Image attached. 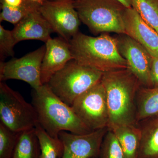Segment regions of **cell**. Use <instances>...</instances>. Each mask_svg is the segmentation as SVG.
<instances>
[{"label":"cell","mask_w":158,"mask_h":158,"mask_svg":"<svg viewBox=\"0 0 158 158\" xmlns=\"http://www.w3.org/2000/svg\"><path fill=\"white\" fill-rule=\"evenodd\" d=\"M108 110L109 129L137 125L136 96L141 85L128 68L104 73L101 80Z\"/></svg>","instance_id":"1"},{"label":"cell","mask_w":158,"mask_h":158,"mask_svg":"<svg viewBox=\"0 0 158 158\" xmlns=\"http://www.w3.org/2000/svg\"><path fill=\"white\" fill-rule=\"evenodd\" d=\"M32 96L38 124L51 137L59 138V133L64 131L79 135L92 132L82 122L72 107L62 101L47 84L34 90Z\"/></svg>","instance_id":"2"},{"label":"cell","mask_w":158,"mask_h":158,"mask_svg":"<svg viewBox=\"0 0 158 158\" xmlns=\"http://www.w3.org/2000/svg\"><path fill=\"white\" fill-rule=\"evenodd\" d=\"M69 44L74 60L81 65L103 73L128 68L118 52L116 38L105 33L92 37L79 32Z\"/></svg>","instance_id":"3"},{"label":"cell","mask_w":158,"mask_h":158,"mask_svg":"<svg viewBox=\"0 0 158 158\" xmlns=\"http://www.w3.org/2000/svg\"><path fill=\"white\" fill-rule=\"evenodd\" d=\"M74 5L81 21L93 34H126L123 16L127 8L117 0H79Z\"/></svg>","instance_id":"4"},{"label":"cell","mask_w":158,"mask_h":158,"mask_svg":"<svg viewBox=\"0 0 158 158\" xmlns=\"http://www.w3.org/2000/svg\"><path fill=\"white\" fill-rule=\"evenodd\" d=\"M103 73L73 59L55 74L47 85L62 101L71 106L76 99L101 81Z\"/></svg>","instance_id":"5"},{"label":"cell","mask_w":158,"mask_h":158,"mask_svg":"<svg viewBox=\"0 0 158 158\" xmlns=\"http://www.w3.org/2000/svg\"><path fill=\"white\" fill-rule=\"evenodd\" d=\"M0 121L18 132L35 127L38 123L34 106L4 82H0Z\"/></svg>","instance_id":"6"},{"label":"cell","mask_w":158,"mask_h":158,"mask_svg":"<svg viewBox=\"0 0 158 158\" xmlns=\"http://www.w3.org/2000/svg\"><path fill=\"white\" fill-rule=\"evenodd\" d=\"M71 106L82 122L92 131L108 127L109 110L102 81L76 99Z\"/></svg>","instance_id":"7"},{"label":"cell","mask_w":158,"mask_h":158,"mask_svg":"<svg viewBox=\"0 0 158 158\" xmlns=\"http://www.w3.org/2000/svg\"><path fill=\"white\" fill-rule=\"evenodd\" d=\"M74 0H46L39 11L59 37L69 42L81 23Z\"/></svg>","instance_id":"8"},{"label":"cell","mask_w":158,"mask_h":158,"mask_svg":"<svg viewBox=\"0 0 158 158\" xmlns=\"http://www.w3.org/2000/svg\"><path fill=\"white\" fill-rule=\"evenodd\" d=\"M45 45L19 59L0 62V82L9 80L23 81L37 90L43 85L41 69Z\"/></svg>","instance_id":"9"},{"label":"cell","mask_w":158,"mask_h":158,"mask_svg":"<svg viewBox=\"0 0 158 158\" xmlns=\"http://www.w3.org/2000/svg\"><path fill=\"white\" fill-rule=\"evenodd\" d=\"M118 52L127 62L128 68L141 86L153 87L151 77L152 57L144 47L126 34L116 37Z\"/></svg>","instance_id":"10"},{"label":"cell","mask_w":158,"mask_h":158,"mask_svg":"<svg viewBox=\"0 0 158 158\" xmlns=\"http://www.w3.org/2000/svg\"><path fill=\"white\" fill-rule=\"evenodd\" d=\"M109 128L79 135L67 131L59 133L63 150L59 158H91L98 157L105 134Z\"/></svg>","instance_id":"11"},{"label":"cell","mask_w":158,"mask_h":158,"mask_svg":"<svg viewBox=\"0 0 158 158\" xmlns=\"http://www.w3.org/2000/svg\"><path fill=\"white\" fill-rule=\"evenodd\" d=\"M126 34L144 47L152 57L158 56V33L132 7L125 9L123 16Z\"/></svg>","instance_id":"12"},{"label":"cell","mask_w":158,"mask_h":158,"mask_svg":"<svg viewBox=\"0 0 158 158\" xmlns=\"http://www.w3.org/2000/svg\"><path fill=\"white\" fill-rule=\"evenodd\" d=\"M45 54L41 64V81L47 84L55 74L73 59L69 42L61 37L49 40L45 43Z\"/></svg>","instance_id":"13"},{"label":"cell","mask_w":158,"mask_h":158,"mask_svg":"<svg viewBox=\"0 0 158 158\" xmlns=\"http://www.w3.org/2000/svg\"><path fill=\"white\" fill-rule=\"evenodd\" d=\"M11 31L17 43L26 40H38L46 43L51 39V34L54 32L38 10L28 15L15 25Z\"/></svg>","instance_id":"14"},{"label":"cell","mask_w":158,"mask_h":158,"mask_svg":"<svg viewBox=\"0 0 158 158\" xmlns=\"http://www.w3.org/2000/svg\"><path fill=\"white\" fill-rule=\"evenodd\" d=\"M141 132L139 158H158V115L138 122Z\"/></svg>","instance_id":"15"},{"label":"cell","mask_w":158,"mask_h":158,"mask_svg":"<svg viewBox=\"0 0 158 158\" xmlns=\"http://www.w3.org/2000/svg\"><path fill=\"white\" fill-rule=\"evenodd\" d=\"M109 129L118 139L124 158H139L141 132L137 124L118 126Z\"/></svg>","instance_id":"16"},{"label":"cell","mask_w":158,"mask_h":158,"mask_svg":"<svg viewBox=\"0 0 158 158\" xmlns=\"http://www.w3.org/2000/svg\"><path fill=\"white\" fill-rule=\"evenodd\" d=\"M136 104L137 123L158 115V87L141 86L137 93Z\"/></svg>","instance_id":"17"},{"label":"cell","mask_w":158,"mask_h":158,"mask_svg":"<svg viewBox=\"0 0 158 158\" xmlns=\"http://www.w3.org/2000/svg\"><path fill=\"white\" fill-rule=\"evenodd\" d=\"M41 149L36 128L21 132L12 158H40Z\"/></svg>","instance_id":"18"},{"label":"cell","mask_w":158,"mask_h":158,"mask_svg":"<svg viewBox=\"0 0 158 158\" xmlns=\"http://www.w3.org/2000/svg\"><path fill=\"white\" fill-rule=\"evenodd\" d=\"M40 5L27 0L23 4L17 7H12L1 3L2 12L0 21L8 22L16 25L32 11L38 10Z\"/></svg>","instance_id":"19"},{"label":"cell","mask_w":158,"mask_h":158,"mask_svg":"<svg viewBox=\"0 0 158 158\" xmlns=\"http://www.w3.org/2000/svg\"><path fill=\"white\" fill-rule=\"evenodd\" d=\"M35 128L40 145V158H60L63 146L59 138L51 137L38 123Z\"/></svg>","instance_id":"20"},{"label":"cell","mask_w":158,"mask_h":158,"mask_svg":"<svg viewBox=\"0 0 158 158\" xmlns=\"http://www.w3.org/2000/svg\"><path fill=\"white\" fill-rule=\"evenodd\" d=\"M131 7L158 33V0H131Z\"/></svg>","instance_id":"21"},{"label":"cell","mask_w":158,"mask_h":158,"mask_svg":"<svg viewBox=\"0 0 158 158\" xmlns=\"http://www.w3.org/2000/svg\"><path fill=\"white\" fill-rule=\"evenodd\" d=\"M20 133L0 123V158H12Z\"/></svg>","instance_id":"22"},{"label":"cell","mask_w":158,"mask_h":158,"mask_svg":"<svg viewBox=\"0 0 158 158\" xmlns=\"http://www.w3.org/2000/svg\"><path fill=\"white\" fill-rule=\"evenodd\" d=\"M98 158H124L118 139L112 130L109 129L105 134Z\"/></svg>","instance_id":"23"},{"label":"cell","mask_w":158,"mask_h":158,"mask_svg":"<svg viewBox=\"0 0 158 158\" xmlns=\"http://www.w3.org/2000/svg\"><path fill=\"white\" fill-rule=\"evenodd\" d=\"M17 44L12 31L6 30L0 25V59L4 62L7 57L13 56L14 47Z\"/></svg>","instance_id":"24"},{"label":"cell","mask_w":158,"mask_h":158,"mask_svg":"<svg viewBox=\"0 0 158 158\" xmlns=\"http://www.w3.org/2000/svg\"><path fill=\"white\" fill-rule=\"evenodd\" d=\"M151 77L153 87H158V56L152 57Z\"/></svg>","instance_id":"25"},{"label":"cell","mask_w":158,"mask_h":158,"mask_svg":"<svg viewBox=\"0 0 158 158\" xmlns=\"http://www.w3.org/2000/svg\"><path fill=\"white\" fill-rule=\"evenodd\" d=\"M27 0H1V2L9 6L17 7L22 5Z\"/></svg>","instance_id":"26"},{"label":"cell","mask_w":158,"mask_h":158,"mask_svg":"<svg viewBox=\"0 0 158 158\" xmlns=\"http://www.w3.org/2000/svg\"><path fill=\"white\" fill-rule=\"evenodd\" d=\"M119 2L122 4L126 8H131V0H117Z\"/></svg>","instance_id":"27"},{"label":"cell","mask_w":158,"mask_h":158,"mask_svg":"<svg viewBox=\"0 0 158 158\" xmlns=\"http://www.w3.org/2000/svg\"><path fill=\"white\" fill-rule=\"evenodd\" d=\"M31 2H33L36 3V4H38L39 5H41L46 0H30Z\"/></svg>","instance_id":"28"},{"label":"cell","mask_w":158,"mask_h":158,"mask_svg":"<svg viewBox=\"0 0 158 158\" xmlns=\"http://www.w3.org/2000/svg\"><path fill=\"white\" fill-rule=\"evenodd\" d=\"M74 1H75V2H77V1H78L79 0H74Z\"/></svg>","instance_id":"29"},{"label":"cell","mask_w":158,"mask_h":158,"mask_svg":"<svg viewBox=\"0 0 158 158\" xmlns=\"http://www.w3.org/2000/svg\"><path fill=\"white\" fill-rule=\"evenodd\" d=\"M98 158V157H93V158Z\"/></svg>","instance_id":"30"}]
</instances>
